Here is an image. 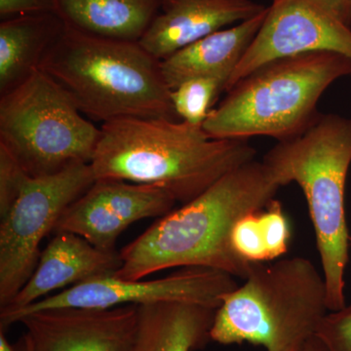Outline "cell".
<instances>
[{"instance_id":"8","label":"cell","mask_w":351,"mask_h":351,"mask_svg":"<svg viewBox=\"0 0 351 351\" xmlns=\"http://www.w3.org/2000/svg\"><path fill=\"white\" fill-rule=\"evenodd\" d=\"M95 181L90 163L27 178L12 206L0 216V308L13 301L34 274L44 237Z\"/></svg>"},{"instance_id":"15","label":"cell","mask_w":351,"mask_h":351,"mask_svg":"<svg viewBox=\"0 0 351 351\" xmlns=\"http://www.w3.org/2000/svg\"><path fill=\"white\" fill-rule=\"evenodd\" d=\"M267 11L232 27L215 32L161 60V71L170 89L202 76H216L228 82L260 31Z\"/></svg>"},{"instance_id":"27","label":"cell","mask_w":351,"mask_h":351,"mask_svg":"<svg viewBox=\"0 0 351 351\" xmlns=\"http://www.w3.org/2000/svg\"><path fill=\"white\" fill-rule=\"evenodd\" d=\"M18 351H19V350H18Z\"/></svg>"},{"instance_id":"24","label":"cell","mask_w":351,"mask_h":351,"mask_svg":"<svg viewBox=\"0 0 351 351\" xmlns=\"http://www.w3.org/2000/svg\"><path fill=\"white\" fill-rule=\"evenodd\" d=\"M351 27V0H311Z\"/></svg>"},{"instance_id":"22","label":"cell","mask_w":351,"mask_h":351,"mask_svg":"<svg viewBox=\"0 0 351 351\" xmlns=\"http://www.w3.org/2000/svg\"><path fill=\"white\" fill-rule=\"evenodd\" d=\"M29 176L17 159L0 145V216L12 206Z\"/></svg>"},{"instance_id":"7","label":"cell","mask_w":351,"mask_h":351,"mask_svg":"<svg viewBox=\"0 0 351 351\" xmlns=\"http://www.w3.org/2000/svg\"><path fill=\"white\" fill-rule=\"evenodd\" d=\"M82 114L61 85L36 69L0 96V145L31 177L90 163L101 129Z\"/></svg>"},{"instance_id":"13","label":"cell","mask_w":351,"mask_h":351,"mask_svg":"<svg viewBox=\"0 0 351 351\" xmlns=\"http://www.w3.org/2000/svg\"><path fill=\"white\" fill-rule=\"evenodd\" d=\"M267 9L253 0H162L140 44L161 61L189 44L252 19Z\"/></svg>"},{"instance_id":"5","label":"cell","mask_w":351,"mask_h":351,"mask_svg":"<svg viewBox=\"0 0 351 351\" xmlns=\"http://www.w3.org/2000/svg\"><path fill=\"white\" fill-rule=\"evenodd\" d=\"M328 313L324 276L311 261L253 263L244 283L223 297L210 336L225 346L302 351Z\"/></svg>"},{"instance_id":"2","label":"cell","mask_w":351,"mask_h":351,"mask_svg":"<svg viewBox=\"0 0 351 351\" xmlns=\"http://www.w3.org/2000/svg\"><path fill=\"white\" fill-rule=\"evenodd\" d=\"M100 129L95 179L157 186L182 204L257 154L248 140L210 138L203 125L184 121L127 117Z\"/></svg>"},{"instance_id":"12","label":"cell","mask_w":351,"mask_h":351,"mask_svg":"<svg viewBox=\"0 0 351 351\" xmlns=\"http://www.w3.org/2000/svg\"><path fill=\"white\" fill-rule=\"evenodd\" d=\"M138 306L45 309L21 317L19 351H131Z\"/></svg>"},{"instance_id":"3","label":"cell","mask_w":351,"mask_h":351,"mask_svg":"<svg viewBox=\"0 0 351 351\" xmlns=\"http://www.w3.org/2000/svg\"><path fill=\"white\" fill-rule=\"evenodd\" d=\"M39 69L64 88L88 119L177 121L160 60L135 41L93 36L66 25Z\"/></svg>"},{"instance_id":"14","label":"cell","mask_w":351,"mask_h":351,"mask_svg":"<svg viewBox=\"0 0 351 351\" xmlns=\"http://www.w3.org/2000/svg\"><path fill=\"white\" fill-rule=\"evenodd\" d=\"M121 263L119 252L101 250L75 233L55 232L41 252L32 276L13 301L0 311H20L45 299L53 291L114 274Z\"/></svg>"},{"instance_id":"11","label":"cell","mask_w":351,"mask_h":351,"mask_svg":"<svg viewBox=\"0 0 351 351\" xmlns=\"http://www.w3.org/2000/svg\"><path fill=\"white\" fill-rule=\"evenodd\" d=\"M175 198L149 184L100 179L73 201L54 232H71L104 251H117V239L136 221L161 218L172 211Z\"/></svg>"},{"instance_id":"26","label":"cell","mask_w":351,"mask_h":351,"mask_svg":"<svg viewBox=\"0 0 351 351\" xmlns=\"http://www.w3.org/2000/svg\"><path fill=\"white\" fill-rule=\"evenodd\" d=\"M0 351H18L7 341L3 330H0Z\"/></svg>"},{"instance_id":"1","label":"cell","mask_w":351,"mask_h":351,"mask_svg":"<svg viewBox=\"0 0 351 351\" xmlns=\"http://www.w3.org/2000/svg\"><path fill=\"white\" fill-rule=\"evenodd\" d=\"M263 161L230 171L195 199L172 210L119 252L121 267L112 274L140 280L173 267H208L246 278L253 263L233 254L230 234L244 215L263 209L281 188Z\"/></svg>"},{"instance_id":"19","label":"cell","mask_w":351,"mask_h":351,"mask_svg":"<svg viewBox=\"0 0 351 351\" xmlns=\"http://www.w3.org/2000/svg\"><path fill=\"white\" fill-rule=\"evenodd\" d=\"M290 239V223L282 205L272 199L263 209L244 215L235 221L230 245L239 260L263 263L285 255Z\"/></svg>"},{"instance_id":"21","label":"cell","mask_w":351,"mask_h":351,"mask_svg":"<svg viewBox=\"0 0 351 351\" xmlns=\"http://www.w3.org/2000/svg\"><path fill=\"white\" fill-rule=\"evenodd\" d=\"M316 336L328 351H351V304L328 313L321 321Z\"/></svg>"},{"instance_id":"6","label":"cell","mask_w":351,"mask_h":351,"mask_svg":"<svg viewBox=\"0 0 351 351\" xmlns=\"http://www.w3.org/2000/svg\"><path fill=\"white\" fill-rule=\"evenodd\" d=\"M351 76V60L332 52H308L258 66L226 91L203 129L210 138L298 137L320 113L318 101L332 82Z\"/></svg>"},{"instance_id":"23","label":"cell","mask_w":351,"mask_h":351,"mask_svg":"<svg viewBox=\"0 0 351 351\" xmlns=\"http://www.w3.org/2000/svg\"><path fill=\"white\" fill-rule=\"evenodd\" d=\"M49 12L57 13L56 0H0L1 21L29 14Z\"/></svg>"},{"instance_id":"17","label":"cell","mask_w":351,"mask_h":351,"mask_svg":"<svg viewBox=\"0 0 351 351\" xmlns=\"http://www.w3.org/2000/svg\"><path fill=\"white\" fill-rule=\"evenodd\" d=\"M66 27L56 12L18 16L0 23V96L39 69Z\"/></svg>"},{"instance_id":"25","label":"cell","mask_w":351,"mask_h":351,"mask_svg":"<svg viewBox=\"0 0 351 351\" xmlns=\"http://www.w3.org/2000/svg\"><path fill=\"white\" fill-rule=\"evenodd\" d=\"M302 351H328V350L323 341L315 335L313 338L307 341Z\"/></svg>"},{"instance_id":"18","label":"cell","mask_w":351,"mask_h":351,"mask_svg":"<svg viewBox=\"0 0 351 351\" xmlns=\"http://www.w3.org/2000/svg\"><path fill=\"white\" fill-rule=\"evenodd\" d=\"M162 0H56L66 25L101 38L135 41L154 20Z\"/></svg>"},{"instance_id":"16","label":"cell","mask_w":351,"mask_h":351,"mask_svg":"<svg viewBox=\"0 0 351 351\" xmlns=\"http://www.w3.org/2000/svg\"><path fill=\"white\" fill-rule=\"evenodd\" d=\"M138 306L137 331L131 351H195L211 341L217 309L186 302Z\"/></svg>"},{"instance_id":"10","label":"cell","mask_w":351,"mask_h":351,"mask_svg":"<svg viewBox=\"0 0 351 351\" xmlns=\"http://www.w3.org/2000/svg\"><path fill=\"white\" fill-rule=\"evenodd\" d=\"M308 52L338 53L351 60V27L311 0H272L226 92L263 64Z\"/></svg>"},{"instance_id":"4","label":"cell","mask_w":351,"mask_h":351,"mask_svg":"<svg viewBox=\"0 0 351 351\" xmlns=\"http://www.w3.org/2000/svg\"><path fill=\"white\" fill-rule=\"evenodd\" d=\"M281 186L295 182L304 191L315 232L329 311L346 306L345 274L350 237L346 182L351 164V119L321 114L298 137L278 142L263 159Z\"/></svg>"},{"instance_id":"20","label":"cell","mask_w":351,"mask_h":351,"mask_svg":"<svg viewBox=\"0 0 351 351\" xmlns=\"http://www.w3.org/2000/svg\"><path fill=\"white\" fill-rule=\"evenodd\" d=\"M226 85L228 80L216 76H202L182 82L171 91V101L178 119L203 125L219 94L226 92Z\"/></svg>"},{"instance_id":"9","label":"cell","mask_w":351,"mask_h":351,"mask_svg":"<svg viewBox=\"0 0 351 351\" xmlns=\"http://www.w3.org/2000/svg\"><path fill=\"white\" fill-rule=\"evenodd\" d=\"M234 276L208 267H182L156 280H124L110 276L95 277L56 295L12 311H0V329L5 331L27 314L45 309L112 308L160 302H186L218 309L223 297L237 287Z\"/></svg>"}]
</instances>
